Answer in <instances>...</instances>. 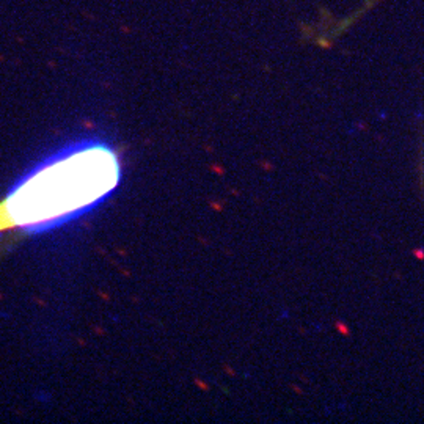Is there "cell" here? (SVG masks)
<instances>
[{"instance_id":"obj_1","label":"cell","mask_w":424,"mask_h":424,"mask_svg":"<svg viewBox=\"0 0 424 424\" xmlns=\"http://www.w3.org/2000/svg\"><path fill=\"white\" fill-rule=\"evenodd\" d=\"M118 159L101 143H79L43 160L0 201V233H40L94 207L115 189Z\"/></svg>"}]
</instances>
